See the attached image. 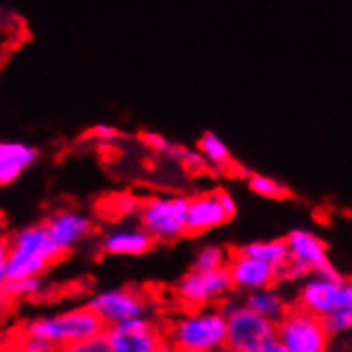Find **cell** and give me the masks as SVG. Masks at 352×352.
<instances>
[{
	"label": "cell",
	"mask_w": 352,
	"mask_h": 352,
	"mask_svg": "<svg viewBox=\"0 0 352 352\" xmlns=\"http://www.w3.org/2000/svg\"><path fill=\"white\" fill-rule=\"evenodd\" d=\"M256 352H288L280 342H278V338H272V340H269V342H265Z\"/></svg>",
	"instance_id": "31"
},
{
	"label": "cell",
	"mask_w": 352,
	"mask_h": 352,
	"mask_svg": "<svg viewBox=\"0 0 352 352\" xmlns=\"http://www.w3.org/2000/svg\"><path fill=\"white\" fill-rule=\"evenodd\" d=\"M45 352H56V350H45Z\"/></svg>",
	"instance_id": "33"
},
{
	"label": "cell",
	"mask_w": 352,
	"mask_h": 352,
	"mask_svg": "<svg viewBox=\"0 0 352 352\" xmlns=\"http://www.w3.org/2000/svg\"><path fill=\"white\" fill-rule=\"evenodd\" d=\"M248 184H250L252 192H256L258 197H265V199H286L291 195L284 184H280L278 179L269 177V175H263V173H250L248 175Z\"/></svg>",
	"instance_id": "21"
},
{
	"label": "cell",
	"mask_w": 352,
	"mask_h": 352,
	"mask_svg": "<svg viewBox=\"0 0 352 352\" xmlns=\"http://www.w3.org/2000/svg\"><path fill=\"white\" fill-rule=\"evenodd\" d=\"M164 338L173 348L195 352H222L226 338L224 309L216 305L190 307L188 312L171 322Z\"/></svg>",
	"instance_id": "1"
},
{
	"label": "cell",
	"mask_w": 352,
	"mask_h": 352,
	"mask_svg": "<svg viewBox=\"0 0 352 352\" xmlns=\"http://www.w3.org/2000/svg\"><path fill=\"white\" fill-rule=\"evenodd\" d=\"M243 254H250L258 261H265L269 265H274L278 272H282V267L288 261V248L284 239H258L250 241L241 248Z\"/></svg>",
	"instance_id": "18"
},
{
	"label": "cell",
	"mask_w": 352,
	"mask_h": 352,
	"mask_svg": "<svg viewBox=\"0 0 352 352\" xmlns=\"http://www.w3.org/2000/svg\"><path fill=\"white\" fill-rule=\"evenodd\" d=\"M88 307L102 320V324L122 322L135 316H146L148 312V299L139 291L129 286L107 288V291H98L90 297Z\"/></svg>",
	"instance_id": "11"
},
{
	"label": "cell",
	"mask_w": 352,
	"mask_h": 352,
	"mask_svg": "<svg viewBox=\"0 0 352 352\" xmlns=\"http://www.w3.org/2000/svg\"><path fill=\"white\" fill-rule=\"evenodd\" d=\"M218 199L222 203V210L226 212V216H229L231 220L237 216V201L231 192H226V190H218Z\"/></svg>",
	"instance_id": "29"
},
{
	"label": "cell",
	"mask_w": 352,
	"mask_h": 352,
	"mask_svg": "<svg viewBox=\"0 0 352 352\" xmlns=\"http://www.w3.org/2000/svg\"><path fill=\"white\" fill-rule=\"evenodd\" d=\"M139 210H141V199L135 195H122L116 199V212L122 218H137Z\"/></svg>",
	"instance_id": "26"
},
{
	"label": "cell",
	"mask_w": 352,
	"mask_h": 352,
	"mask_svg": "<svg viewBox=\"0 0 352 352\" xmlns=\"http://www.w3.org/2000/svg\"><path fill=\"white\" fill-rule=\"evenodd\" d=\"M38 160V150L24 141H0V186L22 177Z\"/></svg>",
	"instance_id": "15"
},
{
	"label": "cell",
	"mask_w": 352,
	"mask_h": 352,
	"mask_svg": "<svg viewBox=\"0 0 352 352\" xmlns=\"http://www.w3.org/2000/svg\"><path fill=\"white\" fill-rule=\"evenodd\" d=\"M3 291L11 297H34L43 291V280L38 278H22V280H7Z\"/></svg>",
	"instance_id": "23"
},
{
	"label": "cell",
	"mask_w": 352,
	"mask_h": 352,
	"mask_svg": "<svg viewBox=\"0 0 352 352\" xmlns=\"http://www.w3.org/2000/svg\"><path fill=\"white\" fill-rule=\"evenodd\" d=\"M102 331H105L102 320L88 305H84V307H73L58 314L34 318L26 329V338H34L56 350L81 340L94 338L102 333Z\"/></svg>",
	"instance_id": "2"
},
{
	"label": "cell",
	"mask_w": 352,
	"mask_h": 352,
	"mask_svg": "<svg viewBox=\"0 0 352 352\" xmlns=\"http://www.w3.org/2000/svg\"><path fill=\"white\" fill-rule=\"evenodd\" d=\"M45 233L54 245L58 256L67 254L79 245L84 239H88L94 231V222L88 214L77 212V210H62L50 216L45 222Z\"/></svg>",
	"instance_id": "12"
},
{
	"label": "cell",
	"mask_w": 352,
	"mask_h": 352,
	"mask_svg": "<svg viewBox=\"0 0 352 352\" xmlns=\"http://www.w3.org/2000/svg\"><path fill=\"white\" fill-rule=\"evenodd\" d=\"M224 352H256L265 342L276 338V322L263 318L245 303H231L224 307Z\"/></svg>",
	"instance_id": "6"
},
{
	"label": "cell",
	"mask_w": 352,
	"mask_h": 352,
	"mask_svg": "<svg viewBox=\"0 0 352 352\" xmlns=\"http://www.w3.org/2000/svg\"><path fill=\"white\" fill-rule=\"evenodd\" d=\"M141 141L146 143V146H148L150 150H154L156 154H162V156H167V158H171V160H175V162H179L182 156H184V152H186L184 146L169 141L167 137H162V135H158V133H143V135H141Z\"/></svg>",
	"instance_id": "22"
},
{
	"label": "cell",
	"mask_w": 352,
	"mask_h": 352,
	"mask_svg": "<svg viewBox=\"0 0 352 352\" xmlns=\"http://www.w3.org/2000/svg\"><path fill=\"white\" fill-rule=\"evenodd\" d=\"M299 307L324 318L338 307H352V286L342 274H309L301 278L299 286Z\"/></svg>",
	"instance_id": "8"
},
{
	"label": "cell",
	"mask_w": 352,
	"mask_h": 352,
	"mask_svg": "<svg viewBox=\"0 0 352 352\" xmlns=\"http://www.w3.org/2000/svg\"><path fill=\"white\" fill-rule=\"evenodd\" d=\"M288 248V261L282 267L280 276L291 280H301L309 274H338L336 265L329 258L327 243L309 229H293L284 237Z\"/></svg>",
	"instance_id": "5"
},
{
	"label": "cell",
	"mask_w": 352,
	"mask_h": 352,
	"mask_svg": "<svg viewBox=\"0 0 352 352\" xmlns=\"http://www.w3.org/2000/svg\"><path fill=\"white\" fill-rule=\"evenodd\" d=\"M199 152L203 154V158L207 160V164H212L216 169H224L231 164V150L229 146L222 141V137H218L216 133H203L199 139Z\"/></svg>",
	"instance_id": "19"
},
{
	"label": "cell",
	"mask_w": 352,
	"mask_h": 352,
	"mask_svg": "<svg viewBox=\"0 0 352 352\" xmlns=\"http://www.w3.org/2000/svg\"><path fill=\"white\" fill-rule=\"evenodd\" d=\"M92 137L100 143H111L118 139V129L111 126V124H96L92 129Z\"/></svg>",
	"instance_id": "28"
},
{
	"label": "cell",
	"mask_w": 352,
	"mask_h": 352,
	"mask_svg": "<svg viewBox=\"0 0 352 352\" xmlns=\"http://www.w3.org/2000/svg\"><path fill=\"white\" fill-rule=\"evenodd\" d=\"M233 291L229 274L224 269H216V272H192L186 274L177 284H175V297L179 303L186 307H207V305H216L226 299Z\"/></svg>",
	"instance_id": "10"
},
{
	"label": "cell",
	"mask_w": 352,
	"mask_h": 352,
	"mask_svg": "<svg viewBox=\"0 0 352 352\" xmlns=\"http://www.w3.org/2000/svg\"><path fill=\"white\" fill-rule=\"evenodd\" d=\"M229 258H231V254L224 245L205 243L195 254L192 269H199V272H216V269H224L226 263H229Z\"/></svg>",
	"instance_id": "20"
},
{
	"label": "cell",
	"mask_w": 352,
	"mask_h": 352,
	"mask_svg": "<svg viewBox=\"0 0 352 352\" xmlns=\"http://www.w3.org/2000/svg\"><path fill=\"white\" fill-rule=\"evenodd\" d=\"M179 162H182L188 171H195V173L207 169V160L203 158V154H201L199 150H188V148H186V152H184V156H182Z\"/></svg>",
	"instance_id": "27"
},
{
	"label": "cell",
	"mask_w": 352,
	"mask_h": 352,
	"mask_svg": "<svg viewBox=\"0 0 352 352\" xmlns=\"http://www.w3.org/2000/svg\"><path fill=\"white\" fill-rule=\"evenodd\" d=\"M226 274H229L233 291L241 293H252L265 286H274L280 278V272L274 265L243 254L241 250L231 254L229 263H226Z\"/></svg>",
	"instance_id": "13"
},
{
	"label": "cell",
	"mask_w": 352,
	"mask_h": 352,
	"mask_svg": "<svg viewBox=\"0 0 352 352\" xmlns=\"http://www.w3.org/2000/svg\"><path fill=\"white\" fill-rule=\"evenodd\" d=\"M231 218L222 210L218 192H207L188 199V218H186V229L190 235H203L214 229H220Z\"/></svg>",
	"instance_id": "14"
},
{
	"label": "cell",
	"mask_w": 352,
	"mask_h": 352,
	"mask_svg": "<svg viewBox=\"0 0 352 352\" xmlns=\"http://www.w3.org/2000/svg\"><path fill=\"white\" fill-rule=\"evenodd\" d=\"M162 352H195V350H182V348H173L171 344H167V348H164Z\"/></svg>",
	"instance_id": "32"
},
{
	"label": "cell",
	"mask_w": 352,
	"mask_h": 352,
	"mask_svg": "<svg viewBox=\"0 0 352 352\" xmlns=\"http://www.w3.org/2000/svg\"><path fill=\"white\" fill-rule=\"evenodd\" d=\"M7 282V239L0 237V293Z\"/></svg>",
	"instance_id": "30"
},
{
	"label": "cell",
	"mask_w": 352,
	"mask_h": 352,
	"mask_svg": "<svg viewBox=\"0 0 352 352\" xmlns=\"http://www.w3.org/2000/svg\"><path fill=\"white\" fill-rule=\"evenodd\" d=\"M154 239L141 226H118L102 237V250L111 256H143L152 250Z\"/></svg>",
	"instance_id": "16"
},
{
	"label": "cell",
	"mask_w": 352,
	"mask_h": 352,
	"mask_svg": "<svg viewBox=\"0 0 352 352\" xmlns=\"http://www.w3.org/2000/svg\"><path fill=\"white\" fill-rule=\"evenodd\" d=\"M276 338L288 352H327L331 340L322 318L299 305L288 307L276 322Z\"/></svg>",
	"instance_id": "7"
},
{
	"label": "cell",
	"mask_w": 352,
	"mask_h": 352,
	"mask_svg": "<svg viewBox=\"0 0 352 352\" xmlns=\"http://www.w3.org/2000/svg\"><path fill=\"white\" fill-rule=\"evenodd\" d=\"M60 352H113L107 338L98 333L94 338H88V340H81V342H75L71 346H65L60 348Z\"/></svg>",
	"instance_id": "25"
},
{
	"label": "cell",
	"mask_w": 352,
	"mask_h": 352,
	"mask_svg": "<svg viewBox=\"0 0 352 352\" xmlns=\"http://www.w3.org/2000/svg\"><path fill=\"white\" fill-rule=\"evenodd\" d=\"M102 336L107 338L113 352H162L169 344L160 327L148 316L107 324Z\"/></svg>",
	"instance_id": "9"
},
{
	"label": "cell",
	"mask_w": 352,
	"mask_h": 352,
	"mask_svg": "<svg viewBox=\"0 0 352 352\" xmlns=\"http://www.w3.org/2000/svg\"><path fill=\"white\" fill-rule=\"evenodd\" d=\"M322 324L329 336H344L352 327V307H338L322 318Z\"/></svg>",
	"instance_id": "24"
},
{
	"label": "cell",
	"mask_w": 352,
	"mask_h": 352,
	"mask_svg": "<svg viewBox=\"0 0 352 352\" xmlns=\"http://www.w3.org/2000/svg\"><path fill=\"white\" fill-rule=\"evenodd\" d=\"M243 303L272 322H278L288 312V307H291V301H288L284 293L276 286H265V288H258V291L245 293Z\"/></svg>",
	"instance_id": "17"
},
{
	"label": "cell",
	"mask_w": 352,
	"mask_h": 352,
	"mask_svg": "<svg viewBox=\"0 0 352 352\" xmlns=\"http://www.w3.org/2000/svg\"><path fill=\"white\" fill-rule=\"evenodd\" d=\"M139 226L154 241H175L188 233V197L182 195H154L141 201L137 214Z\"/></svg>",
	"instance_id": "4"
},
{
	"label": "cell",
	"mask_w": 352,
	"mask_h": 352,
	"mask_svg": "<svg viewBox=\"0 0 352 352\" xmlns=\"http://www.w3.org/2000/svg\"><path fill=\"white\" fill-rule=\"evenodd\" d=\"M58 258L43 224H30L7 241V280L38 278Z\"/></svg>",
	"instance_id": "3"
}]
</instances>
